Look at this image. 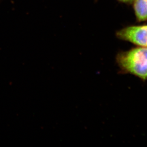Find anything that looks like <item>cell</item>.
Returning <instances> with one entry per match:
<instances>
[{"mask_svg":"<svg viewBox=\"0 0 147 147\" xmlns=\"http://www.w3.org/2000/svg\"><path fill=\"white\" fill-rule=\"evenodd\" d=\"M116 62L123 74L134 75L141 80H147V47H137L118 53Z\"/></svg>","mask_w":147,"mask_h":147,"instance_id":"6da1fadb","label":"cell"},{"mask_svg":"<svg viewBox=\"0 0 147 147\" xmlns=\"http://www.w3.org/2000/svg\"><path fill=\"white\" fill-rule=\"evenodd\" d=\"M116 36L121 40L147 47V25L126 27L118 30Z\"/></svg>","mask_w":147,"mask_h":147,"instance_id":"7a4b0ae2","label":"cell"},{"mask_svg":"<svg viewBox=\"0 0 147 147\" xmlns=\"http://www.w3.org/2000/svg\"><path fill=\"white\" fill-rule=\"evenodd\" d=\"M133 8L139 22L147 21V0H134Z\"/></svg>","mask_w":147,"mask_h":147,"instance_id":"3957f363","label":"cell"},{"mask_svg":"<svg viewBox=\"0 0 147 147\" xmlns=\"http://www.w3.org/2000/svg\"><path fill=\"white\" fill-rule=\"evenodd\" d=\"M119 2H121L122 3H124L126 4H131L133 3V1L134 0H117Z\"/></svg>","mask_w":147,"mask_h":147,"instance_id":"277c9868","label":"cell"}]
</instances>
